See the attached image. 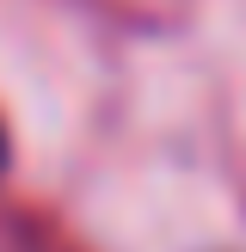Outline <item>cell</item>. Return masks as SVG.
Listing matches in <instances>:
<instances>
[{
  "mask_svg": "<svg viewBox=\"0 0 246 252\" xmlns=\"http://www.w3.org/2000/svg\"><path fill=\"white\" fill-rule=\"evenodd\" d=\"M0 160H6V142H0Z\"/></svg>",
  "mask_w": 246,
  "mask_h": 252,
  "instance_id": "obj_1",
  "label": "cell"
}]
</instances>
